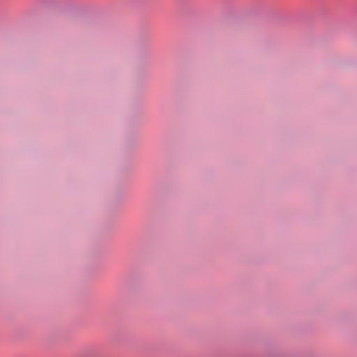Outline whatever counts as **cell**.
Returning <instances> with one entry per match:
<instances>
[]
</instances>
